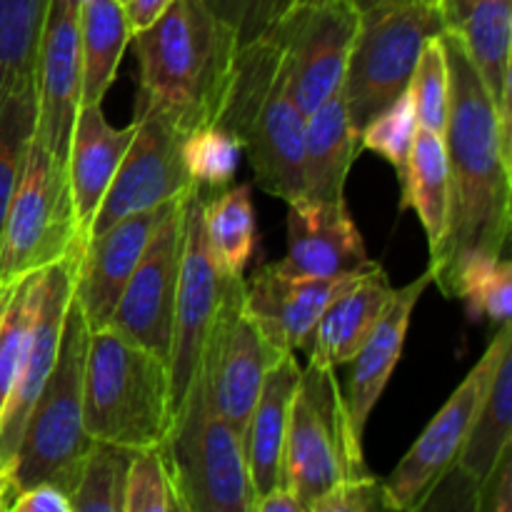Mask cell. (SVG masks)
Returning a JSON list of instances; mask_svg holds the SVG:
<instances>
[{"mask_svg": "<svg viewBox=\"0 0 512 512\" xmlns=\"http://www.w3.org/2000/svg\"><path fill=\"white\" fill-rule=\"evenodd\" d=\"M243 143L218 123L190 130L180 140V158L190 183L203 193H218L233 183L238 173Z\"/></svg>", "mask_w": 512, "mask_h": 512, "instance_id": "836d02e7", "label": "cell"}, {"mask_svg": "<svg viewBox=\"0 0 512 512\" xmlns=\"http://www.w3.org/2000/svg\"><path fill=\"white\" fill-rule=\"evenodd\" d=\"M88 335L90 330L78 303L70 300L58 360L30 410L10 463L15 493L48 483L70 495L78 483L80 470L95 445L83 428V363Z\"/></svg>", "mask_w": 512, "mask_h": 512, "instance_id": "277c9868", "label": "cell"}, {"mask_svg": "<svg viewBox=\"0 0 512 512\" xmlns=\"http://www.w3.org/2000/svg\"><path fill=\"white\" fill-rule=\"evenodd\" d=\"M360 13L345 0L290 5L273 25L288 68V88L308 118L340 90Z\"/></svg>", "mask_w": 512, "mask_h": 512, "instance_id": "8fae6325", "label": "cell"}, {"mask_svg": "<svg viewBox=\"0 0 512 512\" xmlns=\"http://www.w3.org/2000/svg\"><path fill=\"white\" fill-rule=\"evenodd\" d=\"M305 120L308 118L290 95L288 68L283 58L278 78L270 85L250 123L243 153H248L255 183L285 203L305 195Z\"/></svg>", "mask_w": 512, "mask_h": 512, "instance_id": "ffe728a7", "label": "cell"}, {"mask_svg": "<svg viewBox=\"0 0 512 512\" xmlns=\"http://www.w3.org/2000/svg\"><path fill=\"white\" fill-rule=\"evenodd\" d=\"M363 443L355 440L335 368L308 360L300 368L283 443L280 488L305 510L348 480L365 478Z\"/></svg>", "mask_w": 512, "mask_h": 512, "instance_id": "5b68a950", "label": "cell"}, {"mask_svg": "<svg viewBox=\"0 0 512 512\" xmlns=\"http://www.w3.org/2000/svg\"><path fill=\"white\" fill-rule=\"evenodd\" d=\"M80 90V0H50L35 63L33 140L63 168L78 118Z\"/></svg>", "mask_w": 512, "mask_h": 512, "instance_id": "9a60e30c", "label": "cell"}, {"mask_svg": "<svg viewBox=\"0 0 512 512\" xmlns=\"http://www.w3.org/2000/svg\"><path fill=\"white\" fill-rule=\"evenodd\" d=\"M170 500L173 490L160 448L133 453L125 473L123 512H170Z\"/></svg>", "mask_w": 512, "mask_h": 512, "instance_id": "f35d334b", "label": "cell"}, {"mask_svg": "<svg viewBox=\"0 0 512 512\" xmlns=\"http://www.w3.org/2000/svg\"><path fill=\"white\" fill-rule=\"evenodd\" d=\"M180 250H183V195L170 203L168 213L150 235L115 305L113 318L105 325L138 343L140 348L150 350L165 365L173 348Z\"/></svg>", "mask_w": 512, "mask_h": 512, "instance_id": "7c38bea8", "label": "cell"}, {"mask_svg": "<svg viewBox=\"0 0 512 512\" xmlns=\"http://www.w3.org/2000/svg\"><path fill=\"white\" fill-rule=\"evenodd\" d=\"M170 203L120 220L113 228L90 235L80 248L78 265H75L73 300L78 303L90 333L110 323L125 283L133 275L150 235L168 213Z\"/></svg>", "mask_w": 512, "mask_h": 512, "instance_id": "ac0fdd59", "label": "cell"}, {"mask_svg": "<svg viewBox=\"0 0 512 512\" xmlns=\"http://www.w3.org/2000/svg\"><path fill=\"white\" fill-rule=\"evenodd\" d=\"M133 450L95 443L75 488L70 490L73 512H123L125 473Z\"/></svg>", "mask_w": 512, "mask_h": 512, "instance_id": "d590c367", "label": "cell"}, {"mask_svg": "<svg viewBox=\"0 0 512 512\" xmlns=\"http://www.w3.org/2000/svg\"><path fill=\"white\" fill-rule=\"evenodd\" d=\"M135 120H138L135 138L130 140L100 200L90 235L103 233L125 218L160 208L180 198L193 185L180 158L183 135L155 113H140L135 115Z\"/></svg>", "mask_w": 512, "mask_h": 512, "instance_id": "4fadbf2b", "label": "cell"}, {"mask_svg": "<svg viewBox=\"0 0 512 512\" xmlns=\"http://www.w3.org/2000/svg\"><path fill=\"white\" fill-rule=\"evenodd\" d=\"M475 512H512V445L478 483Z\"/></svg>", "mask_w": 512, "mask_h": 512, "instance_id": "7bdbcfd3", "label": "cell"}, {"mask_svg": "<svg viewBox=\"0 0 512 512\" xmlns=\"http://www.w3.org/2000/svg\"><path fill=\"white\" fill-rule=\"evenodd\" d=\"M80 248L68 173L30 138L0 235V283L38 273Z\"/></svg>", "mask_w": 512, "mask_h": 512, "instance_id": "ba28073f", "label": "cell"}, {"mask_svg": "<svg viewBox=\"0 0 512 512\" xmlns=\"http://www.w3.org/2000/svg\"><path fill=\"white\" fill-rule=\"evenodd\" d=\"M395 288L378 263L358 275L348 288L340 290L318 320L308 360L328 368H340L355 358L368 335L383 318L393 300Z\"/></svg>", "mask_w": 512, "mask_h": 512, "instance_id": "cb8c5ba5", "label": "cell"}, {"mask_svg": "<svg viewBox=\"0 0 512 512\" xmlns=\"http://www.w3.org/2000/svg\"><path fill=\"white\" fill-rule=\"evenodd\" d=\"M475 5V0H440V13H443L445 28L455 30L465 20V15L470 13V8Z\"/></svg>", "mask_w": 512, "mask_h": 512, "instance_id": "7dc6e473", "label": "cell"}, {"mask_svg": "<svg viewBox=\"0 0 512 512\" xmlns=\"http://www.w3.org/2000/svg\"><path fill=\"white\" fill-rule=\"evenodd\" d=\"M280 355L248 315L245 278H233L205 335L198 375L213 408L238 435L253 413L265 373Z\"/></svg>", "mask_w": 512, "mask_h": 512, "instance_id": "9c48e42d", "label": "cell"}, {"mask_svg": "<svg viewBox=\"0 0 512 512\" xmlns=\"http://www.w3.org/2000/svg\"><path fill=\"white\" fill-rule=\"evenodd\" d=\"M35 130V80L0 100V235L18 183L25 148Z\"/></svg>", "mask_w": 512, "mask_h": 512, "instance_id": "e575fe53", "label": "cell"}, {"mask_svg": "<svg viewBox=\"0 0 512 512\" xmlns=\"http://www.w3.org/2000/svg\"><path fill=\"white\" fill-rule=\"evenodd\" d=\"M133 30L120 0H80V105H103Z\"/></svg>", "mask_w": 512, "mask_h": 512, "instance_id": "83f0119b", "label": "cell"}, {"mask_svg": "<svg viewBox=\"0 0 512 512\" xmlns=\"http://www.w3.org/2000/svg\"><path fill=\"white\" fill-rule=\"evenodd\" d=\"M170 3H173V0H125L123 8L125 15H128L130 30L138 33V30L148 28L150 23H155V20L160 18V13H163Z\"/></svg>", "mask_w": 512, "mask_h": 512, "instance_id": "f6af8a7d", "label": "cell"}, {"mask_svg": "<svg viewBox=\"0 0 512 512\" xmlns=\"http://www.w3.org/2000/svg\"><path fill=\"white\" fill-rule=\"evenodd\" d=\"M475 493L478 483L458 465L448 470L430 493L408 512H475Z\"/></svg>", "mask_w": 512, "mask_h": 512, "instance_id": "b9f144b4", "label": "cell"}, {"mask_svg": "<svg viewBox=\"0 0 512 512\" xmlns=\"http://www.w3.org/2000/svg\"><path fill=\"white\" fill-rule=\"evenodd\" d=\"M430 283H433V273L425 270L415 283L395 290L383 318L378 320V325L368 335L363 348L350 360L353 368H350L348 383H345L343 403L345 413H348L350 430H353L355 440H360V443H363L370 413L378 405L380 395H383L385 385H388L390 375H393L395 365H398L400 355H403L405 335H408V325L410 318H413L415 305H418L420 295L425 293Z\"/></svg>", "mask_w": 512, "mask_h": 512, "instance_id": "44dd1931", "label": "cell"}, {"mask_svg": "<svg viewBox=\"0 0 512 512\" xmlns=\"http://www.w3.org/2000/svg\"><path fill=\"white\" fill-rule=\"evenodd\" d=\"M275 265L295 278H338L370 268L373 260L345 200L300 195L288 203V250Z\"/></svg>", "mask_w": 512, "mask_h": 512, "instance_id": "d6986e66", "label": "cell"}, {"mask_svg": "<svg viewBox=\"0 0 512 512\" xmlns=\"http://www.w3.org/2000/svg\"><path fill=\"white\" fill-rule=\"evenodd\" d=\"M170 488L190 512H253L240 435L210 403L200 375L160 443Z\"/></svg>", "mask_w": 512, "mask_h": 512, "instance_id": "8992f818", "label": "cell"}, {"mask_svg": "<svg viewBox=\"0 0 512 512\" xmlns=\"http://www.w3.org/2000/svg\"><path fill=\"white\" fill-rule=\"evenodd\" d=\"M203 230L223 273L243 278L258 240L250 185H228L218 193H205Z\"/></svg>", "mask_w": 512, "mask_h": 512, "instance_id": "f546056e", "label": "cell"}, {"mask_svg": "<svg viewBox=\"0 0 512 512\" xmlns=\"http://www.w3.org/2000/svg\"><path fill=\"white\" fill-rule=\"evenodd\" d=\"M5 512H73L70 510L68 493L55 485H35L13 495Z\"/></svg>", "mask_w": 512, "mask_h": 512, "instance_id": "ee69618b", "label": "cell"}, {"mask_svg": "<svg viewBox=\"0 0 512 512\" xmlns=\"http://www.w3.org/2000/svg\"><path fill=\"white\" fill-rule=\"evenodd\" d=\"M308 512H398V508L390 500L383 480L370 473L365 478L340 483L338 488L315 500Z\"/></svg>", "mask_w": 512, "mask_h": 512, "instance_id": "60d3db41", "label": "cell"}, {"mask_svg": "<svg viewBox=\"0 0 512 512\" xmlns=\"http://www.w3.org/2000/svg\"><path fill=\"white\" fill-rule=\"evenodd\" d=\"M78 253L80 250H75L60 263L40 270L38 308H35L33 328H30L28 348H25L23 370H20V378L15 383L13 395H10L3 420H0V468L5 470H10L30 410H33L35 400H38L40 390H43L45 380L50 378L55 360H58L65 313H68V305L73 300Z\"/></svg>", "mask_w": 512, "mask_h": 512, "instance_id": "2e32d148", "label": "cell"}, {"mask_svg": "<svg viewBox=\"0 0 512 512\" xmlns=\"http://www.w3.org/2000/svg\"><path fill=\"white\" fill-rule=\"evenodd\" d=\"M50 0H0V100L35 80Z\"/></svg>", "mask_w": 512, "mask_h": 512, "instance_id": "4dcf8cb0", "label": "cell"}, {"mask_svg": "<svg viewBox=\"0 0 512 512\" xmlns=\"http://www.w3.org/2000/svg\"><path fill=\"white\" fill-rule=\"evenodd\" d=\"M170 490H173V488H170ZM170 512H190V510L185 508V505H183V500H180L178 495L173 493V500H170Z\"/></svg>", "mask_w": 512, "mask_h": 512, "instance_id": "f907efd6", "label": "cell"}, {"mask_svg": "<svg viewBox=\"0 0 512 512\" xmlns=\"http://www.w3.org/2000/svg\"><path fill=\"white\" fill-rule=\"evenodd\" d=\"M443 30V13L423 0H388L360 13L340 85L355 128L363 130L410 88L420 50Z\"/></svg>", "mask_w": 512, "mask_h": 512, "instance_id": "52a82bcc", "label": "cell"}, {"mask_svg": "<svg viewBox=\"0 0 512 512\" xmlns=\"http://www.w3.org/2000/svg\"><path fill=\"white\" fill-rule=\"evenodd\" d=\"M210 13L233 30L238 48L263 38L288 13L293 0H205Z\"/></svg>", "mask_w": 512, "mask_h": 512, "instance_id": "ab89813d", "label": "cell"}, {"mask_svg": "<svg viewBox=\"0 0 512 512\" xmlns=\"http://www.w3.org/2000/svg\"><path fill=\"white\" fill-rule=\"evenodd\" d=\"M203 190L190 185L183 193V250L175 295L173 348H170V405H183L190 385L198 378L200 353L213 315L233 275L223 273L203 230Z\"/></svg>", "mask_w": 512, "mask_h": 512, "instance_id": "30bf717a", "label": "cell"}, {"mask_svg": "<svg viewBox=\"0 0 512 512\" xmlns=\"http://www.w3.org/2000/svg\"><path fill=\"white\" fill-rule=\"evenodd\" d=\"M135 130H138L135 118L123 128H113L105 120L100 105H80L78 108L65 173H68L75 225H78L83 245L90 235V225L98 213L100 200H103L130 140L135 138Z\"/></svg>", "mask_w": 512, "mask_h": 512, "instance_id": "7402d4cb", "label": "cell"}, {"mask_svg": "<svg viewBox=\"0 0 512 512\" xmlns=\"http://www.w3.org/2000/svg\"><path fill=\"white\" fill-rule=\"evenodd\" d=\"M415 115L423 130L443 135L448 123V65H445L440 35L430 38L420 50L413 80H410Z\"/></svg>", "mask_w": 512, "mask_h": 512, "instance_id": "74e56055", "label": "cell"}, {"mask_svg": "<svg viewBox=\"0 0 512 512\" xmlns=\"http://www.w3.org/2000/svg\"><path fill=\"white\" fill-rule=\"evenodd\" d=\"M253 512H308L285 488H275L253 503Z\"/></svg>", "mask_w": 512, "mask_h": 512, "instance_id": "bcb514c9", "label": "cell"}, {"mask_svg": "<svg viewBox=\"0 0 512 512\" xmlns=\"http://www.w3.org/2000/svg\"><path fill=\"white\" fill-rule=\"evenodd\" d=\"M508 330L510 323L500 325L483 358L465 375L463 383L453 390L448 403L438 410V415L430 420L420 438L410 445V450L395 465L393 473L383 480L398 512L413 510L430 493V488L458 463V455L463 450L465 438H468L470 423H473L475 408H478L480 395L488 385L500 343H503V335Z\"/></svg>", "mask_w": 512, "mask_h": 512, "instance_id": "5bb4252c", "label": "cell"}, {"mask_svg": "<svg viewBox=\"0 0 512 512\" xmlns=\"http://www.w3.org/2000/svg\"><path fill=\"white\" fill-rule=\"evenodd\" d=\"M15 490H13V480H10V470L0 468V512H5L8 503L13 500Z\"/></svg>", "mask_w": 512, "mask_h": 512, "instance_id": "c3c4849f", "label": "cell"}, {"mask_svg": "<svg viewBox=\"0 0 512 512\" xmlns=\"http://www.w3.org/2000/svg\"><path fill=\"white\" fill-rule=\"evenodd\" d=\"M120 3H125V0H120Z\"/></svg>", "mask_w": 512, "mask_h": 512, "instance_id": "db71d44e", "label": "cell"}, {"mask_svg": "<svg viewBox=\"0 0 512 512\" xmlns=\"http://www.w3.org/2000/svg\"><path fill=\"white\" fill-rule=\"evenodd\" d=\"M38 273L0 283V420L20 378L38 308Z\"/></svg>", "mask_w": 512, "mask_h": 512, "instance_id": "d6a6232c", "label": "cell"}, {"mask_svg": "<svg viewBox=\"0 0 512 512\" xmlns=\"http://www.w3.org/2000/svg\"><path fill=\"white\" fill-rule=\"evenodd\" d=\"M170 420L168 365L118 330H93L83 363L85 435L138 453L160 448Z\"/></svg>", "mask_w": 512, "mask_h": 512, "instance_id": "3957f363", "label": "cell"}, {"mask_svg": "<svg viewBox=\"0 0 512 512\" xmlns=\"http://www.w3.org/2000/svg\"><path fill=\"white\" fill-rule=\"evenodd\" d=\"M403 200L400 208H413L428 233L430 253L440 248L448 228V158H445L443 135L433 130H418L413 153L408 160V173L400 183Z\"/></svg>", "mask_w": 512, "mask_h": 512, "instance_id": "f1b7e54d", "label": "cell"}, {"mask_svg": "<svg viewBox=\"0 0 512 512\" xmlns=\"http://www.w3.org/2000/svg\"><path fill=\"white\" fill-rule=\"evenodd\" d=\"M418 115H415L413 95L410 88L395 100L393 105L375 115L363 130H360V148H368L373 153L383 155L398 173L403 183L408 173V160L413 153L415 138H418Z\"/></svg>", "mask_w": 512, "mask_h": 512, "instance_id": "8d00e7d4", "label": "cell"}, {"mask_svg": "<svg viewBox=\"0 0 512 512\" xmlns=\"http://www.w3.org/2000/svg\"><path fill=\"white\" fill-rule=\"evenodd\" d=\"M448 65V228L430 253L433 283L443 290L450 273L470 255H505L512 228L510 150L498 110L455 30L440 33Z\"/></svg>", "mask_w": 512, "mask_h": 512, "instance_id": "6da1fadb", "label": "cell"}, {"mask_svg": "<svg viewBox=\"0 0 512 512\" xmlns=\"http://www.w3.org/2000/svg\"><path fill=\"white\" fill-rule=\"evenodd\" d=\"M360 150V130L350 120L340 90H335L305 120L303 180L305 195L338 203L345 200V180Z\"/></svg>", "mask_w": 512, "mask_h": 512, "instance_id": "d4e9b609", "label": "cell"}, {"mask_svg": "<svg viewBox=\"0 0 512 512\" xmlns=\"http://www.w3.org/2000/svg\"><path fill=\"white\" fill-rule=\"evenodd\" d=\"M298 383V358H295V353H283L265 373L253 413H250L243 435H240L250 490H253L255 500L280 488L285 430H288L290 405H293Z\"/></svg>", "mask_w": 512, "mask_h": 512, "instance_id": "603a6c76", "label": "cell"}, {"mask_svg": "<svg viewBox=\"0 0 512 512\" xmlns=\"http://www.w3.org/2000/svg\"><path fill=\"white\" fill-rule=\"evenodd\" d=\"M360 273L338 278H295L285 275L275 263L260 265L253 278L245 280V308L260 335L278 353H310L323 310Z\"/></svg>", "mask_w": 512, "mask_h": 512, "instance_id": "e0dca14e", "label": "cell"}, {"mask_svg": "<svg viewBox=\"0 0 512 512\" xmlns=\"http://www.w3.org/2000/svg\"><path fill=\"white\" fill-rule=\"evenodd\" d=\"M345 3H348L350 8H355V10H358V13H365V10L375 8V5H383V3H388V0H345Z\"/></svg>", "mask_w": 512, "mask_h": 512, "instance_id": "681fc988", "label": "cell"}, {"mask_svg": "<svg viewBox=\"0 0 512 512\" xmlns=\"http://www.w3.org/2000/svg\"><path fill=\"white\" fill-rule=\"evenodd\" d=\"M463 40L490 100L500 118L505 143L512 145L510 105V43H512V0H475L463 23L455 28Z\"/></svg>", "mask_w": 512, "mask_h": 512, "instance_id": "484cf974", "label": "cell"}, {"mask_svg": "<svg viewBox=\"0 0 512 512\" xmlns=\"http://www.w3.org/2000/svg\"><path fill=\"white\" fill-rule=\"evenodd\" d=\"M512 445V328L503 335L493 373L475 408L468 438L458 455V468L475 483L485 478Z\"/></svg>", "mask_w": 512, "mask_h": 512, "instance_id": "4316f807", "label": "cell"}, {"mask_svg": "<svg viewBox=\"0 0 512 512\" xmlns=\"http://www.w3.org/2000/svg\"><path fill=\"white\" fill-rule=\"evenodd\" d=\"M295 3H308V0H293V5H295Z\"/></svg>", "mask_w": 512, "mask_h": 512, "instance_id": "f5cc1de1", "label": "cell"}, {"mask_svg": "<svg viewBox=\"0 0 512 512\" xmlns=\"http://www.w3.org/2000/svg\"><path fill=\"white\" fill-rule=\"evenodd\" d=\"M425 5H433V8H438L440 10V0H423Z\"/></svg>", "mask_w": 512, "mask_h": 512, "instance_id": "816d5d0a", "label": "cell"}, {"mask_svg": "<svg viewBox=\"0 0 512 512\" xmlns=\"http://www.w3.org/2000/svg\"><path fill=\"white\" fill-rule=\"evenodd\" d=\"M140 65L135 115L155 113L180 135L215 123L228 93L238 40L205 0H173L133 33Z\"/></svg>", "mask_w": 512, "mask_h": 512, "instance_id": "7a4b0ae2", "label": "cell"}, {"mask_svg": "<svg viewBox=\"0 0 512 512\" xmlns=\"http://www.w3.org/2000/svg\"><path fill=\"white\" fill-rule=\"evenodd\" d=\"M443 293L460 298L473 320L505 325L512 318V265L505 255H470L450 273Z\"/></svg>", "mask_w": 512, "mask_h": 512, "instance_id": "1f68e13d", "label": "cell"}]
</instances>
